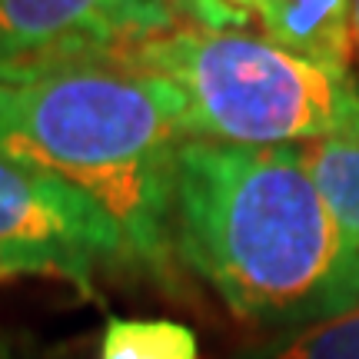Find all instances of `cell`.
Masks as SVG:
<instances>
[{"instance_id":"277c9868","label":"cell","mask_w":359,"mask_h":359,"mask_svg":"<svg viewBox=\"0 0 359 359\" xmlns=\"http://www.w3.org/2000/svg\"><path fill=\"white\" fill-rule=\"evenodd\" d=\"M100 269H133L114 217L67 180L0 156V280H53L93 296Z\"/></svg>"},{"instance_id":"ba28073f","label":"cell","mask_w":359,"mask_h":359,"mask_svg":"<svg viewBox=\"0 0 359 359\" xmlns=\"http://www.w3.org/2000/svg\"><path fill=\"white\" fill-rule=\"evenodd\" d=\"M246 359H359V299L273 333Z\"/></svg>"},{"instance_id":"8fae6325","label":"cell","mask_w":359,"mask_h":359,"mask_svg":"<svg viewBox=\"0 0 359 359\" xmlns=\"http://www.w3.org/2000/svg\"><path fill=\"white\" fill-rule=\"evenodd\" d=\"M353 34H356V43H359V0H353Z\"/></svg>"},{"instance_id":"9c48e42d","label":"cell","mask_w":359,"mask_h":359,"mask_svg":"<svg viewBox=\"0 0 359 359\" xmlns=\"http://www.w3.org/2000/svg\"><path fill=\"white\" fill-rule=\"evenodd\" d=\"M97 359H200V339L187 323L154 316H110Z\"/></svg>"},{"instance_id":"8992f818","label":"cell","mask_w":359,"mask_h":359,"mask_svg":"<svg viewBox=\"0 0 359 359\" xmlns=\"http://www.w3.org/2000/svg\"><path fill=\"white\" fill-rule=\"evenodd\" d=\"M230 7L257 17L266 40L306 60L346 70L356 34L353 0H226Z\"/></svg>"},{"instance_id":"7a4b0ae2","label":"cell","mask_w":359,"mask_h":359,"mask_svg":"<svg viewBox=\"0 0 359 359\" xmlns=\"http://www.w3.org/2000/svg\"><path fill=\"white\" fill-rule=\"evenodd\" d=\"M187 100L173 83L87 67L0 83V156L67 180L114 217L133 269L177 290L173 163Z\"/></svg>"},{"instance_id":"3957f363","label":"cell","mask_w":359,"mask_h":359,"mask_svg":"<svg viewBox=\"0 0 359 359\" xmlns=\"http://www.w3.org/2000/svg\"><path fill=\"white\" fill-rule=\"evenodd\" d=\"M114 67L160 77L187 100V140L299 147L359 120L349 70L306 60L246 30H167Z\"/></svg>"},{"instance_id":"5b68a950","label":"cell","mask_w":359,"mask_h":359,"mask_svg":"<svg viewBox=\"0 0 359 359\" xmlns=\"http://www.w3.org/2000/svg\"><path fill=\"white\" fill-rule=\"evenodd\" d=\"M173 27L170 0H0V83L114 67Z\"/></svg>"},{"instance_id":"6da1fadb","label":"cell","mask_w":359,"mask_h":359,"mask_svg":"<svg viewBox=\"0 0 359 359\" xmlns=\"http://www.w3.org/2000/svg\"><path fill=\"white\" fill-rule=\"evenodd\" d=\"M173 250L233 316L276 333L359 299V246L299 147L180 143Z\"/></svg>"},{"instance_id":"7c38bea8","label":"cell","mask_w":359,"mask_h":359,"mask_svg":"<svg viewBox=\"0 0 359 359\" xmlns=\"http://www.w3.org/2000/svg\"><path fill=\"white\" fill-rule=\"evenodd\" d=\"M170 7L177 11V17H183V0H170Z\"/></svg>"},{"instance_id":"30bf717a","label":"cell","mask_w":359,"mask_h":359,"mask_svg":"<svg viewBox=\"0 0 359 359\" xmlns=\"http://www.w3.org/2000/svg\"><path fill=\"white\" fill-rule=\"evenodd\" d=\"M183 13L196 20L200 30H243L250 17L226 0H183Z\"/></svg>"},{"instance_id":"52a82bcc","label":"cell","mask_w":359,"mask_h":359,"mask_svg":"<svg viewBox=\"0 0 359 359\" xmlns=\"http://www.w3.org/2000/svg\"><path fill=\"white\" fill-rule=\"evenodd\" d=\"M299 154L339 230L359 246V120L323 140L299 143Z\"/></svg>"}]
</instances>
